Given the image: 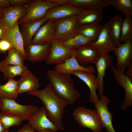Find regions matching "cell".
Instances as JSON below:
<instances>
[{
	"label": "cell",
	"instance_id": "30bf717a",
	"mask_svg": "<svg viewBox=\"0 0 132 132\" xmlns=\"http://www.w3.org/2000/svg\"><path fill=\"white\" fill-rule=\"evenodd\" d=\"M28 120L29 124L37 132H44L46 129L56 132L59 129L48 118L44 107L34 112Z\"/></svg>",
	"mask_w": 132,
	"mask_h": 132
},
{
	"label": "cell",
	"instance_id": "1f68e13d",
	"mask_svg": "<svg viewBox=\"0 0 132 132\" xmlns=\"http://www.w3.org/2000/svg\"><path fill=\"white\" fill-rule=\"evenodd\" d=\"M109 5H113L117 10L122 12L126 17L132 15V0H108Z\"/></svg>",
	"mask_w": 132,
	"mask_h": 132
},
{
	"label": "cell",
	"instance_id": "836d02e7",
	"mask_svg": "<svg viewBox=\"0 0 132 132\" xmlns=\"http://www.w3.org/2000/svg\"><path fill=\"white\" fill-rule=\"evenodd\" d=\"M132 40V19L131 17L124 19L120 37L121 42L125 43Z\"/></svg>",
	"mask_w": 132,
	"mask_h": 132
},
{
	"label": "cell",
	"instance_id": "484cf974",
	"mask_svg": "<svg viewBox=\"0 0 132 132\" xmlns=\"http://www.w3.org/2000/svg\"><path fill=\"white\" fill-rule=\"evenodd\" d=\"M18 81L14 78L8 80L5 84L0 85V99H9L15 100L19 95Z\"/></svg>",
	"mask_w": 132,
	"mask_h": 132
},
{
	"label": "cell",
	"instance_id": "83f0119b",
	"mask_svg": "<svg viewBox=\"0 0 132 132\" xmlns=\"http://www.w3.org/2000/svg\"><path fill=\"white\" fill-rule=\"evenodd\" d=\"M103 26L99 23L79 25L78 34L82 35L94 42L97 39Z\"/></svg>",
	"mask_w": 132,
	"mask_h": 132
},
{
	"label": "cell",
	"instance_id": "d6a6232c",
	"mask_svg": "<svg viewBox=\"0 0 132 132\" xmlns=\"http://www.w3.org/2000/svg\"><path fill=\"white\" fill-rule=\"evenodd\" d=\"M0 120L5 130L12 126L19 125L23 120L18 116L1 112H0Z\"/></svg>",
	"mask_w": 132,
	"mask_h": 132
},
{
	"label": "cell",
	"instance_id": "ac0fdd59",
	"mask_svg": "<svg viewBox=\"0 0 132 132\" xmlns=\"http://www.w3.org/2000/svg\"><path fill=\"white\" fill-rule=\"evenodd\" d=\"M55 70L59 73L70 75L77 71H82L94 73L95 70L92 66L84 67L80 65L74 55L63 63L56 65Z\"/></svg>",
	"mask_w": 132,
	"mask_h": 132
},
{
	"label": "cell",
	"instance_id": "8fae6325",
	"mask_svg": "<svg viewBox=\"0 0 132 132\" xmlns=\"http://www.w3.org/2000/svg\"><path fill=\"white\" fill-rule=\"evenodd\" d=\"M113 51L117 60L116 68L124 72L132 63V40L120 44L115 47Z\"/></svg>",
	"mask_w": 132,
	"mask_h": 132
},
{
	"label": "cell",
	"instance_id": "ffe728a7",
	"mask_svg": "<svg viewBox=\"0 0 132 132\" xmlns=\"http://www.w3.org/2000/svg\"><path fill=\"white\" fill-rule=\"evenodd\" d=\"M100 53L89 45H83L74 50V55L79 64L85 67L93 63Z\"/></svg>",
	"mask_w": 132,
	"mask_h": 132
},
{
	"label": "cell",
	"instance_id": "ab89813d",
	"mask_svg": "<svg viewBox=\"0 0 132 132\" xmlns=\"http://www.w3.org/2000/svg\"><path fill=\"white\" fill-rule=\"evenodd\" d=\"M128 69L126 71V74L132 79V63L128 68Z\"/></svg>",
	"mask_w": 132,
	"mask_h": 132
},
{
	"label": "cell",
	"instance_id": "9a60e30c",
	"mask_svg": "<svg viewBox=\"0 0 132 132\" xmlns=\"http://www.w3.org/2000/svg\"><path fill=\"white\" fill-rule=\"evenodd\" d=\"M112 57L109 53H100L93 64L97 69V77L99 96L103 95L104 78L106 69L110 66Z\"/></svg>",
	"mask_w": 132,
	"mask_h": 132
},
{
	"label": "cell",
	"instance_id": "d4e9b609",
	"mask_svg": "<svg viewBox=\"0 0 132 132\" xmlns=\"http://www.w3.org/2000/svg\"><path fill=\"white\" fill-rule=\"evenodd\" d=\"M124 19L120 15L110 18L107 22L110 38L116 47L121 44L120 37Z\"/></svg>",
	"mask_w": 132,
	"mask_h": 132
},
{
	"label": "cell",
	"instance_id": "277c9868",
	"mask_svg": "<svg viewBox=\"0 0 132 132\" xmlns=\"http://www.w3.org/2000/svg\"><path fill=\"white\" fill-rule=\"evenodd\" d=\"M26 6V13L18 21L19 24L44 18L50 9L58 5L48 0H31Z\"/></svg>",
	"mask_w": 132,
	"mask_h": 132
},
{
	"label": "cell",
	"instance_id": "ba28073f",
	"mask_svg": "<svg viewBox=\"0 0 132 132\" xmlns=\"http://www.w3.org/2000/svg\"><path fill=\"white\" fill-rule=\"evenodd\" d=\"M2 10L3 16L0 21V28L4 31L10 30L26 13V4L18 7L10 6L2 8Z\"/></svg>",
	"mask_w": 132,
	"mask_h": 132
},
{
	"label": "cell",
	"instance_id": "d590c367",
	"mask_svg": "<svg viewBox=\"0 0 132 132\" xmlns=\"http://www.w3.org/2000/svg\"><path fill=\"white\" fill-rule=\"evenodd\" d=\"M31 0H10V6L18 7L25 5Z\"/></svg>",
	"mask_w": 132,
	"mask_h": 132
},
{
	"label": "cell",
	"instance_id": "cb8c5ba5",
	"mask_svg": "<svg viewBox=\"0 0 132 132\" xmlns=\"http://www.w3.org/2000/svg\"><path fill=\"white\" fill-rule=\"evenodd\" d=\"M103 18V9H83L77 15V23L81 25L99 23Z\"/></svg>",
	"mask_w": 132,
	"mask_h": 132
},
{
	"label": "cell",
	"instance_id": "f546056e",
	"mask_svg": "<svg viewBox=\"0 0 132 132\" xmlns=\"http://www.w3.org/2000/svg\"><path fill=\"white\" fill-rule=\"evenodd\" d=\"M93 42L90 39L82 35L77 34L61 43L67 48L74 50L82 46L88 45Z\"/></svg>",
	"mask_w": 132,
	"mask_h": 132
},
{
	"label": "cell",
	"instance_id": "e575fe53",
	"mask_svg": "<svg viewBox=\"0 0 132 132\" xmlns=\"http://www.w3.org/2000/svg\"><path fill=\"white\" fill-rule=\"evenodd\" d=\"M13 48V44L10 41L5 39H0V53L5 54L7 52Z\"/></svg>",
	"mask_w": 132,
	"mask_h": 132
},
{
	"label": "cell",
	"instance_id": "d6986e66",
	"mask_svg": "<svg viewBox=\"0 0 132 132\" xmlns=\"http://www.w3.org/2000/svg\"><path fill=\"white\" fill-rule=\"evenodd\" d=\"M83 9L67 3L51 8L48 11L45 17L48 20L54 21L71 15H78Z\"/></svg>",
	"mask_w": 132,
	"mask_h": 132
},
{
	"label": "cell",
	"instance_id": "ee69618b",
	"mask_svg": "<svg viewBox=\"0 0 132 132\" xmlns=\"http://www.w3.org/2000/svg\"><path fill=\"white\" fill-rule=\"evenodd\" d=\"M44 132H55L53 131L49 130V129H46L45 130Z\"/></svg>",
	"mask_w": 132,
	"mask_h": 132
},
{
	"label": "cell",
	"instance_id": "7bdbcfd3",
	"mask_svg": "<svg viewBox=\"0 0 132 132\" xmlns=\"http://www.w3.org/2000/svg\"><path fill=\"white\" fill-rule=\"evenodd\" d=\"M3 32L4 31L0 28V39L2 38Z\"/></svg>",
	"mask_w": 132,
	"mask_h": 132
},
{
	"label": "cell",
	"instance_id": "f6af8a7d",
	"mask_svg": "<svg viewBox=\"0 0 132 132\" xmlns=\"http://www.w3.org/2000/svg\"><path fill=\"white\" fill-rule=\"evenodd\" d=\"M3 103L2 100L0 99V109H1L3 106Z\"/></svg>",
	"mask_w": 132,
	"mask_h": 132
},
{
	"label": "cell",
	"instance_id": "8992f818",
	"mask_svg": "<svg viewBox=\"0 0 132 132\" xmlns=\"http://www.w3.org/2000/svg\"><path fill=\"white\" fill-rule=\"evenodd\" d=\"M3 106L0 109L1 112L18 116L23 120H28L33 114L39 108L33 105H23L15 100L7 99H1Z\"/></svg>",
	"mask_w": 132,
	"mask_h": 132
},
{
	"label": "cell",
	"instance_id": "52a82bcc",
	"mask_svg": "<svg viewBox=\"0 0 132 132\" xmlns=\"http://www.w3.org/2000/svg\"><path fill=\"white\" fill-rule=\"evenodd\" d=\"M74 54V50L67 48L61 42L54 39L51 42L50 53L46 62L48 65L60 64Z\"/></svg>",
	"mask_w": 132,
	"mask_h": 132
},
{
	"label": "cell",
	"instance_id": "f1b7e54d",
	"mask_svg": "<svg viewBox=\"0 0 132 132\" xmlns=\"http://www.w3.org/2000/svg\"><path fill=\"white\" fill-rule=\"evenodd\" d=\"M27 69L24 65H4L0 63V72L3 73V79L5 80L14 78L18 75L21 76Z\"/></svg>",
	"mask_w": 132,
	"mask_h": 132
},
{
	"label": "cell",
	"instance_id": "4fadbf2b",
	"mask_svg": "<svg viewBox=\"0 0 132 132\" xmlns=\"http://www.w3.org/2000/svg\"><path fill=\"white\" fill-rule=\"evenodd\" d=\"M51 42L44 44H31L25 46L27 60L33 63L46 61L49 54Z\"/></svg>",
	"mask_w": 132,
	"mask_h": 132
},
{
	"label": "cell",
	"instance_id": "7a4b0ae2",
	"mask_svg": "<svg viewBox=\"0 0 132 132\" xmlns=\"http://www.w3.org/2000/svg\"><path fill=\"white\" fill-rule=\"evenodd\" d=\"M47 75L53 90L60 98L72 105L80 98V93L75 88L70 75L59 73L55 70H48Z\"/></svg>",
	"mask_w": 132,
	"mask_h": 132
},
{
	"label": "cell",
	"instance_id": "5b68a950",
	"mask_svg": "<svg viewBox=\"0 0 132 132\" xmlns=\"http://www.w3.org/2000/svg\"><path fill=\"white\" fill-rule=\"evenodd\" d=\"M77 15H75L54 20L55 39L62 42L78 34L79 25L77 23Z\"/></svg>",
	"mask_w": 132,
	"mask_h": 132
},
{
	"label": "cell",
	"instance_id": "2e32d148",
	"mask_svg": "<svg viewBox=\"0 0 132 132\" xmlns=\"http://www.w3.org/2000/svg\"><path fill=\"white\" fill-rule=\"evenodd\" d=\"M17 81L19 94L37 91L40 87L39 79L28 68L21 76Z\"/></svg>",
	"mask_w": 132,
	"mask_h": 132
},
{
	"label": "cell",
	"instance_id": "44dd1931",
	"mask_svg": "<svg viewBox=\"0 0 132 132\" xmlns=\"http://www.w3.org/2000/svg\"><path fill=\"white\" fill-rule=\"evenodd\" d=\"M19 24L18 21L10 30L4 31L2 38L6 39L11 42L14 48L19 51L22 54L24 60H26L24 41L20 32Z\"/></svg>",
	"mask_w": 132,
	"mask_h": 132
},
{
	"label": "cell",
	"instance_id": "f35d334b",
	"mask_svg": "<svg viewBox=\"0 0 132 132\" xmlns=\"http://www.w3.org/2000/svg\"><path fill=\"white\" fill-rule=\"evenodd\" d=\"M69 0H48L50 1L53 2L58 6L62 5L68 3Z\"/></svg>",
	"mask_w": 132,
	"mask_h": 132
},
{
	"label": "cell",
	"instance_id": "7c38bea8",
	"mask_svg": "<svg viewBox=\"0 0 132 132\" xmlns=\"http://www.w3.org/2000/svg\"><path fill=\"white\" fill-rule=\"evenodd\" d=\"M98 100L94 104L96 109L103 127H105L107 132H116L113 126L112 114L109 110L108 104L110 102L109 99L103 95L100 96Z\"/></svg>",
	"mask_w": 132,
	"mask_h": 132
},
{
	"label": "cell",
	"instance_id": "74e56055",
	"mask_svg": "<svg viewBox=\"0 0 132 132\" xmlns=\"http://www.w3.org/2000/svg\"><path fill=\"white\" fill-rule=\"evenodd\" d=\"M10 6V0H0V7L6 8Z\"/></svg>",
	"mask_w": 132,
	"mask_h": 132
},
{
	"label": "cell",
	"instance_id": "4dcf8cb0",
	"mask_svg": "<svg viewBox=\"0 0 132 132\" xmlns=\"http://www.w3.org/2000/svg\"><path fill=\"white\" fill-rule=\"evenodd\" d=\"M24 59L22 54L14 48L10 50L7 56L0 63L2 65H24Z\"/></svg>",
	"mask_w": 132,
	"mask_h": 132
},
{
	"label": "cell",
	"instance_id": "6da1fadb",
	"mask_svg": "<svg viewBox=\"0 0 132 132\" xmlns=\"http://www.w3.org/2000/svg\"><path fill=\"white\" fill-rule=\"evenodd\" d=\"M28 93L40 99L44 105L48 118L59 129L63 130L62 118L64 109L69 104V102L56 94L50 83L43 89Z\"/></svg>",
	"mask_w": 132,
	"mask_h": 132
},
{
	"label": "cell",
	"instance_id": "7402d4cb",
	"mask_svg": "<svg viewBox=\"0 0 132 132\" xmlns=\"http://www.w3.org/2000/svg\"><path fill=\"white\" fill-rule=\"evenodd\" d=\"M47 20L44 17L38 20L20 24V30L23 39L24 47L31 44L35 34L41 26Z\"/></svg>",
	"mask_w": 132,
	"mask_h": 132
},
{
	"label": "cell",
	"instance_id": "bcb514c9",
	"mask_svg": "<svg viewBox=\"0 0 132 132\" xmlns=\"http://www.w3.org/2000/svg\"><path fill=\"white\" fill-rule=\"evenodd\" d=\"M5 132H14L13 131H12L11 132H10L9 130L8 129H6L5 130Z\"/></svg>",
	"mask_w": 132,
	"mask_h": 132
},
{
	"label": "cell",
	"instance_id": "7dc6e473",
	"mask_svg": "<svg viewBox=\"0 0 132 132\" xmlns=\"http://www.w3.org/2000/svg\"><path fill=\"white\" fill-rule=\"evenodd\" d=\"M1 78V76L0 75V78Z\"/></svg>",
	"mask_w": 132,
	"mask_h": 132
},
{
	"label": "cell",
	"instance_id": "b9f144b4",
	"mask_svg": "<svg viewBox=\"0 0 132 132\" xmlns=\"http://www.w3.org/2000/svg\"><path fill=\"white\" fill-rule=\"evenodd\" d=\"M3 16V14L2 8L0 7V21L2 19Z\"/></svg>",
	"mask_w": 132,
	"mask_h": 132
},
{
	"label": "cell",
	"instance_id": "3957f363",
	"mask_svg": "<svg viewBox=\"0 0 132 132\" xmlns=\"http://www.w3.org/2000/svg\"><path fill=\"white\" fill-rule=\"evenodd\" d=\"M74 118L82 127L88 128L93 132H100L103 127L96 110L80 106L73 113Z\"/></svg>",
	"mask_w": 132,
	"mask_h": 132
},
{
	"label": "cell",
	"instance_id": "e0dca14e",
	"mask_svg": "<svg viewBox=\"0 0 132 132\" xmlns=\"http://www.w3.org/2000/svg\"><path fill=\"white\" fill-rule=\"evenodd\" d=\"M55 29L54 21L48 20L42 25L33 37L32 44H44L55 39Z\"/></svg>",
	"mask_w": 132,
	"mask_h": 132
},
{
	"label": "cell",
	"instance_id": "5bb4252c",
	"mask_svg": "<svg viewBox=\"0 0 132 132\" xmlns=\"http://www.w3.org/2000/svg\"><path fill=\"white\" fill-rule=\"evenodd\" d=\"M88 45L96 49L100 54L109 53L114 51L116 47L110 37L107 22L103 25L96 40Z\"/></svg>",
	"mask_w": 132,
	"mask_h": 132
},
{
	"label": "cell",
	"instance_id": "4316f807",
	"mask_svg": "<svg viewBox=\"0 0 132 132\" xmlns=\"http://www.w3.org/2000/svg\"><path fill=\"white\" fill-rule=\"evenodd\" d=\"M68 4L84 9H103L109 5L108 0H69Z\"/></svg>",
	"mask_w": 132,
	"mask_h": 132
},
{
	"label": "cell",
	"instance_id": "8d00e7d4",
	"mask_svg": "<svg viewBox=\"0 0 132 132\" xmlns=\"http://www.w3.org/2000/svg\"><path fill=\"white\" fill-rule=\"evenodd\" d=\"M18 132H35L33 129L29 124H26L18 129Z\"/></svg>",
	"mask_w": 132,
	"mask_h": 132
},
{
	"label": "cell",
	"instance_id": "603a6c76",
	"mask_svg": "<svg viewBox=\"0 0 132 132\" xmlns=\"http://www.w3.org/2000/svg\"><path fill=\"white\" fill-rule=\"evenodd\" d=\"M93 74L84 71H77L72 74L79 78L87 86L90 91L89 101L94 104L99 99L96 93V90L98 88V84L97 77Z\"/></svg>",
	"mask_w": 132,
	"mask_h": 132
},
{
	"label": "cell",
	"instance_id": "9c48e42d",
	"mask_svg": "<svg viewBox=\"0 0 132 132\" xmlns=\"http://www.w3.org/2000/svg\"><path fill=\"white\" fill-rule=\"evenodd\" d=\"M110 68L116 81L125 90V97L121 109L122 110H126L132 105V80L124 72L118 70L113 65L110 66Z\"/></svg>",
	"mask_w": 132,
	"mask_h": 132
},
{
	"label": "cell",
	"instance_id": "60d3db41",
	"mask_svg": "<svg viewBox=\"0 0 132 132\" xmlns=\"http://www.w3.org/2000/svg\"><path fill=\"white\" fill-rule=\"evenodd\" d=\"M5 129L0 120V132H5Z\"/></svg>",
	"mask_w": 132,
	"mask_h": 132
}]
</instances>
